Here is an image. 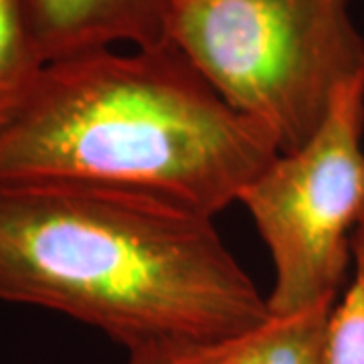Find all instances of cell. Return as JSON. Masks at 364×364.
Returning a JSON list of instances; mask_svg holds the SVG:
<instances>
[{"instance_id":"obj_1","label":"cell","mask_w":364,"mask_h":364,"mask_svg":"<svg viewBox=\"0 0 364 364\" xmlns=\"http://www.w3.org/2000/svg\"><path fill=\"white\" fill-rule=\"evenodd\" d=\"M0 299L69 316L126 350L269 318L215 217L73 181H0Z\"/></svg>"},{"instance_id":"obj_2","label":"cell","mask_w":364,"mask_h":364,"mask_svg":"<svg viewBox=\"0 0 364 364\" xmlns=\"http://www.w3.org/2000/svg\"><path fill=\"white\" fill-rule=\"evenodd\" d=\"M277 154L168 43L49 63L0 132V181L102 184L217 217Z\"/></svg>"},{"instance_id":"obj_3","label":"cell","mask_w":364,"mask_h":364,"mask_svg":"<svg viewBox=\"0 0 364 364\" xmlns=\"http://www.w3.org/2000/svg\"><path fill=\"white\" fill-rule=\"evenodd\" d=\"M168 41L279 152L310 142L336 93L364 77L350 0H178Z\"/></svg>"},{"instance_id":"obj_4","label":"cell","mask_w":364,"mask_h":364,"mask_svg":"<svg viewBox=\"0 0 364 364\" xmlns=\"http://www.w3.org/2000/svg\"><path fill=\"white\" fill-rule=\"evenodd\" d=\"M364 77L336 93L320 130L279 152L243 188L269 251L267 310L294 316L334 304L352 263V235L364 210Z\"/></svg>"},{"instance_id":"obj_5","label":"cell","mask_w":364,"mask_h":364,"mask_svg":"<svg viewBox=\"0 0 364 364\" xmlns=\"http://www.w3.org/2000/svg\"><path fill=\"white\" fill-rule=\"evenodd\" d=\"M31 25L47 61L85 53L168 45V0H28Z\"/></svg>"},{"instance_id":"obj_6","label":"cell","mask_w":364,"mask_h":364,"mask_svg":"<svg viewBox=\"0 0 364 364\" xmlns=\"http://www.w3.org/2000/svg\"><path fill=\"white\" fill-rule=\"evenodd\" d=\"M334 304L294 316H273L249 330L208 340L156 342L126 350L122 364H320Z\"/></svg>"},{"instance_id":"obj_7","label":"cell","mask_w":364,"mask_h":364,"mask_svg":"<svg viewBox=\"0 0 364 364\" xmlns=\"http://www.w3.org/2000/svg\"><path fill=\"white\" fill-rule=\"evenodd\" d=\"M45 67L28 0H0V132L26 104Z\"/></svg>"},{"instance_id":"obj_8","label":"cell","mask_w":364,"mask_h":364,"mask_svg":"<svg viewBox=\"0 0 364 364\" xmlns=\"http://www.w3.org/2000/svg\"><path fill=\"white\" fill-rule=\"evenodd\" d=\"M320 364H364V289L354 279L328 314Z\"/></svg>"},{"instance_id":"obj_9","label":"cell","mask_w":364,"mask_h":364,"mask_svg":"<svg viewBox=\"0 0 364 364\" xmlns=\"http://www.w3.org/2000/svg\"><path fill=\"white\" fill-rule=\"evenodd\" d=\"M352 265H354L352 279L358 282L364 289V210L352 235Z\"/></svg>"},{"instance_id":"obj_10","label":"cell","mask_w":364,"mask_h":364,"mask_svg":"<svg viewBox=\"0 0 364 364\" xmlns=\"http://www.w3.org/2000/svg\"><path fill=\"white\" fill-rule=\"evenodd\" d=\"M170 2V6H172V4H174V2H178V0H168Z\"/></svg>"}]
</instances>
